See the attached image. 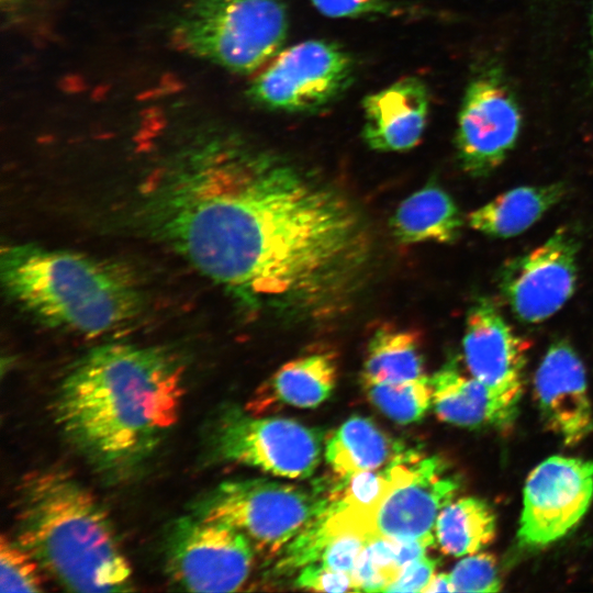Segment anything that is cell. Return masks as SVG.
Returning a JSON list of instances; mask_svg holds the SVG:
<instances>
[{
  "instance_id": "cell-19",
  "label": "cell",
  "mask_w": 593,
  "mask_h": 593,
  "mask_svg": "<svg viewBox=\"0 0 593 593\" xmlns=\"http://www.w3.org/2000/svg\"><path fill=\"white\" fill-rule=\"evenodd\" d=\"M562 181L507 190L468 215L471 228L492 238H511L537 223L567 194Z\"/></svg>"
},
{
  "instance_id": "cell-25",
  "label": "cell",
  "mask_w": 593,
  "mask_h": 593,
  "mask_svg": "<svg viewBox=\"0 0 593 593\" xmlns=\"http://www.w3.org/2000/svg\"><path fill=\"white\" fill-rule=\"evenodd\" d=\"M393 485L389 465L374 472L362 471L334 483L327 489L331 497L337 499L347 507L369 516L374 522V515Z\"/></svg>"
},
{
  "instance_id": "cell-16",
  "label": "cell",
  "mask_w": 593,
  "mask_h": 593,
  "mask_svg": "<svg viewBox=\"0 0 593 593\" xmlns=\"http://www.w3.org/2000/svg\"><path fill=\"white\" fill-rule=\"evenodd\" d=\"M362 138L377 152H404L416 146L425 131L429 93L417 77H402L362 100Z\"/></svg>"
},
{
  "instance_id": "cell-1",
  "label": "cell",
  "mask_w": 593,
  "mask_h": 593,
  "mask_svg": "<svg viewBox=\"0 0 593 593\" xmlns=\"http://www.w3.org/2000/svg\"><path fill=\"white\" fill-rule=\"evenodd\" d=\"M139 198L145 231L254 314L331 317L369 268L370 234L351 200L237 135L177 154Z\"/></svg>"
},
{
  "instance_id": "cell-24",
  "label": "cell",
  "mask_w": 593,
  "mask_h": 593,
  "mask_svg": "<svg viewBox=\"0 0 593 593\" xmlns=\"http://www.w3.org/2000/svg\"><path fill=\"white\" fill-rule=\"evenodd\" d=\"M368 399L385 416L400 424L419 421L432 404L428 377L401 382L362 384Z\"/></svg>"
},
{
  "instance_id": "cell-22",
  "label": "cell",
  "mask_w": 593,
  "mask_h": 593,
  "mask_svg": "<svg viewBox=\"0 0 593 593\" xmlns=\"http://www.w3.org/2000/svg\"><path fill=\"white\" fill-rule=\"evenodd\" d=\"M425 376L419 337L413 331L380 327L371 336L361 382H401Z\"/></svg>"
},
{
  "instance_id": "cell-11",
  "label": "cell",
  "mask_w": 593,
  "mask_h": 593,
  "mask_svg": "<svg viewBox=\"0 0 593 593\" xmlns=\"http://www.w3.org/2000/svg\"><path fill=\"white\" fill-rule=\"evenodd\" d=\"M579 249L578 233L561 226L545 243L502 266L497 287L516 320L544 322L570 300L577 288Z\"/></svg>"
},
{
  "instance_id": "cell-32",
  "label": "cell",
  "mask_w": 593,
  "mask_h": 593,
  "mask_svg": "<svg viewBox=\"0 0 593 593\" xmlns=\"http://www.w3.org/2000/svg\"><path fill=\"white\" fill-rule=\"evenodd\" d=\"M391 540L394 546L395 560L401 570L412 561L425 556L426 549L434 544L427 539L415 538H391Z\"/></svg>"
},
{
  "instance_id": "cell-3",
  "label": "cell",
  "mask_w": 593,
  "mask_h": 593,
  "mask_svg": "<svg viewBox=\"0 0 593 593\" xmlns=\"http://www.w3.org/2000/svg\"><path fill=\"white\" fill-rule=\"evenodd\" d=\"M19 542L69 591H132L130 563L97 499L60 470L27 475L16 501Z\"/></svg>"
},
{
  "instance_id": "cell-31",
  "label": "cell",
  "mask_w": 593,
  "mask_h": 593,
  "mask_svg": "<svg viewBox=\"0 0 593 593\" xmlns=\"http://www.w3.org/2000/svg\"><path fill=\"white\" fill-rule=\"evenodd\" d=\"M436 566L437 560L426 556L412 561L384 592H423L435 574Z\"/></svg>"
},
{
  "instance_id": "cell-26",
  "label": "cell",
  "mask_w": 593,
  "mask_h": 593,
  "mask_svg": "<svg viewBox=\"0 0 593 593\" xmlns=\"http://www.w3.org/2000/svg\"><path fill=\"white\" fill-rule=\"evenodd\" d=\"M42 567L37 560L19 542L5 535L0 539V591L41 592L43 591Z\"/></svg>"
},
{
  "instance_id": "cell-23",
  "label": "cell",
  "mask_w": 593,
  "mask_h": 593,
  "mask_svg": "<svg viewBox=\"0 0 593 593\" xmlns=\"http://www.w3.org/2000/svg\"><path fill=\"white\" fill-rule=\"evenodd\" d=\"M434 530L443 552L467 556L478 552L494 539L496 516L484 500L461 497L441 508Z\"/></svg>"
},
{
  "instance_id": "cell-35",
  "label": "cell",
  "mask_w": 593,
  "mask_h": 593,
  "mask_svg": "<svg viewBox=\"0 0 593 593\" xmlns=\"http://www.w3.org/2000/svg\"><path fill=\"white\" fill-rule=\"evenodd\" d=\"M592 38H593V11H592ZM592 56H593V51H592Z\"/></svg>"
},
{
  "instance_id": "cell-18",
  "label": "cell",
  "mask_w": 593,
  "mask_h": 593,
  "mask_svg": "<svg viewBox=\"0 0 593 593\" xmlns=\"http://www.w3.org/2000/svg\"><path fill=\"white\" fill-rule=\"evenodd\" d=\"M336 380L337 363L333 354L304 355L280 367L255 391L245 410L260 415L283 405L315 407L331 395Z\"/></svg>"
},
{
  "instance_id": "cell-29",
  "label": "cell",
  "mask_w": 593,
  "mask_h": 593,
  "mask_svg": "<svg viewBox=\"0 0 593 593\" xmlns=\"http://www.w3.org/2000/svg\"><path fill=\"white\" fill-rule=\"evenodd\" d=\"M370 539L363 532L347 530L329 542L320 562L331 570L350 573L357 556Z\"/></svg>"
},
{
  "instance_id": "cell-13",
  "label": "cell",
  "mask_w": 593,
  "mask_h": 593,
  "mask_svg": "<svg viewBox=\"0 0 593 593\" xmlns=\"http://www.w3.org/2000/svg\"><path fill=\"white\" fill-rule=\"evenodd\" d=\"M389 467L393 485L374 515L376 536L435 541L437 516L452 501L457 479L438 457L415 450L405 449Z\"/></svg>"
},
{
  "instance_id": "cell-20",
  "label": "cell",
  "mask_w": 593,
  "mask_h": 593,
  "mask_svg": "<svg viewBox=\"0 0 593 593\" xmlns=\"http://www.w3.org/2000/svg\"><path fill=\"white\" fill-rule=\"evenodd\" d=\"M462 224L452 197L435 183H428L404 199L390 220L394 238L403 245L452 243L458 239Z\"/></svg>"
},
{
  "instance_id": "cell-5",
  "label": "cell",
  "mask_w": 593,
  "mask_h": 593,
  "mask_svg": "<svg viewBox=\"0 0 593 593\" xmlns=\"http://www.w3.org/2000/svg\"><path fill=\"white\" fill-rule=\"evenodd\" d=\"M288 25L283 0H187L171 31L190 55L248 75L280 52Z\"/></svg>"
},
{
  "instance_id": "cell-34",
  "label": "cell",
  "mask_w": 593,
  "mask_h": 593,
  "mask_svg": "<svg viewBox=\"0 0 593 593\" xmlns=\"http://www.w3.org/2000/svg\"><path fill=\"white\" fill-rule=\"evenodd\" d=\"M18 1H20V0H1L3 5L4 4H13V3L18 2Z\"/></svg>"
},
{
  "instance_id": "cell-2",
  "label": "cell",
  "mask_w": 593,
  "mask_h": 593,
  "mask_svg": "<svg viewBox=\"0 0 593 593\" xmlns=\"http://www.w3.org/2000/svg\"><path fill=\"white\" fill-rule=\"evenodd\" d=\"M183 366L164 349L111 342L90 349L63 378L53 401L66 440L97 470L123 475L177 424Z\"/></svg>"
},
{
  "instance_id": "cell-28",
  "label": "cell",
  "mask_w": 593,
  "mask_h": 593,
  "mask_svg": "<svg viewBox=\"0 0 593 593\" xmlns=\"http://www.w3.org/2000/svg\"><path fill=\"white\" fill-rule=\"evenodd\" d=\"M318 12L329 18L398 16L405 10L390 0H311Z\"/></svg>"
},
{
  "instance_id": "cell-14",
  "label": "cell",
  "mask_w": 593,
  "mask_h": 593,
  "mask_svg": "<svg viewBox=\"0 0 593 593\" xmlns=\"http://www.w3.org/2000/svg\"><path fill=\"white\" fill-rule=\"evenodd\" d=\"M462 353L473 378L518 405L523 393L526 345L492 299L480 296L468 310Z\"/></svg>"
},
{
  "instance_id": "cell-27",
  "label": "cell",
  "mask_w": 593,
  "mask_h": 593,
  "mask_svg": "<svg viewBox=\"0 0 593 593\" xmlns=\"http://www.w3.org/2000/svg\"><path fill=\"white\" fill-rule=\"evenodd\" d=\"M455 592H497L501 581L495 559L489 553H471L449 573Z\"/></svg>"
},
{
  "instance_id": "cell-8",
  "label": "cell",
  "mask_w": 593,
  "mask_h": 593,
  "mask_svg": "<svg viewBox=\"0 0 593 593\" xmlns=\"http://www.w3.org/2000/svg\"><path fill=\"white\" fill-rule=\"evenodd\" d=\"M323 439L320 428L289 418H258L232 406L221 412L211 432L212 450L220 459L289 479L313 474Z\"/></svg>"
},
{
  "instance_id": "cell-4",
  "label": "cell",
  "mask_w": 593,
  "mask_h": 593,
  "mask_svg": "<svg viewBox=\"0 0 593 593\" xmlns=\"http://www.w3.org/2000/svg\"><path fill=\"white\" fill-rule=\"evenodd\" d=\"M0 280L9 299L44 325L85 336L122 328L144 306L141 288L125 268L35 244L2 247Z\"/></svg>"
},
{
  "instance_id": "cell-15",
  "label": "cell",
  "mask_w": 593,
  "mask_h": 593,
  "mask_svg": "<svg viewBox=\"0 0 593 593\" xmlns=\"http://www.w3.org/2000/svg\"><path fill=\"white\" fill-rule=\"evenodd\" d=\"M534 393L546 427L566 445H577L592 433L585 368L569 342L549 346L535 372Z\"/></svg>"
},
{
  "instance_id": "cell-12",
  "label": "cell",
  "mask_w": 593,
  "mask_h": 593,
  "mask_svg": "<svg viewBox=\"0 0 593 593\" xmlns=\"http://www.w3.org/2000/svg\"><path fill=\"white\" fill-rule=\"evenodd\" d=\"M593 500V460L551 456L529 473L523 491L518 542L541 548L569 534Z\"/></svg>"
},
{
  "instance_id": "cell-21",
  "label": "cell",
  "mask_w": 593,
  "mask_h": 593,
  "mask_svg": "<svg viewBox=\"0 0 593 593\" xmlns=\"http://www.w3.org/2000/svg\"><path fill=\"white\" fill-rule=\"evenodd\" d=\"M405 450L370 418L355 415L326 440L325 458L339 478L389 465Z\"/></svg>"
},
{
  "instance_id": "cell-6",
  "label": "cell",
  "mask_w": 593,
  "mask_h": 593,
  "mask_svg": "<svg viewBox=\"0 0 593 593\" xmlns=\"http://www.w3.org/2000/svg\"><path fill=\"white\" fill-rule=\"evenodd\" d=\"M328 501L327 489L267 479L220 483L192 506L193 514L242 532L259 551L277 555L320 514Z\"/></svg>"
},
{
  "instance_id": "cell-10",
  "label": "cell",
  "mask_w": 593,
  "mask_h": 593,
  "mask_svg": "<svg viewBox=\"0 0 593 593\" xmlns=\"http://www.w3.org/2000/svg\"><path fill=\"white\" fill-rule=\"evenodd\" d=\"M522 125L516 98L496 65L479 69L469 81L456 133L459 164L471 177L493 172L514 148Z\"/></svg>"
},
{
  "instance_id": "cell-9",
  "label": "cell",
  "mask_w": 593,
  "mask_h": 593,
  "mask_svg": "<svg viewBox=\"0 0 593 593\" xmlns=\"http://www.w3.org/2000/svg\"><path fill=\"white\" fill-rule=\"evenodd\" d=\"M253 549L238 529L192 513L172 523L167 533V573L186 591H237L250 573Z\"/></svg>"
},
{
  "instance_id": "cell-30",
  "label": "cell",
  "mask_w": 593,
  "mask_h": 593,
  "mask_svg": "<svg viewBox=\"0 0 593 593\" xmlns=\"http://www.w3.org/2000/svg\"><path fill=\"white\" fill-rule=\"evenodd\" d=\"M295 585L320 592L355 591L350 573L331 570L317 561L301 569Z\"/></svg>"
},
{
  "instance_id": "cell-33",
  "label": "cell",
  "mask_w": 593,
  "mask_h": 593,
  "mask_svg": "<svg viewBox=\"0 0 593 593\" xmlns=\"http://www.w3.org/2000/svg\"><path fill=\"white\" fill-rule=\"evenodd\" d=\"M423 592H455L449 573L434 574L428 585L424 589Z\"/></svg>"
},
{
  "instance_id": "cell-17",
  "label": "cell",
  "mask_w": 593,
  "mask_h": 593,
  "mask_svg": "<svg viewBox=\"0 0 593 593\" xmlns=\"http://www.w3.org/2000/svg\"><path fill=\"white\" fill-rule=\"evenodd\" d=\"M429 380L432 405L443 422L466 428L503 427L517 415L518 405L471 374H462L454 361L445 363Z\"/></svg>"
},
{
  "instance_id": "cell-7",
  "label": "cell",
  "mask_w": 593,
  "mask_h": 593,
  "mask_svg": "<svg viewBox=\"0 0 593 593\" xmlns=\"http://www.w3.org/2000/svg\"><path fill=\"white\" fill-rule=\"evenodd\" d=\"M356 64L349 52L327 40H307L279 52L250 82L257 105L286 113L323 110L350 87Z\"/></svg>"
}]
</instances>
